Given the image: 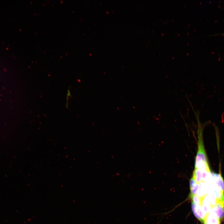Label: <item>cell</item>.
I'll use <instances>...</instances> for the list:
<instances>
[{
    "label": "cell",
    "mask_w": 224,
    "mask_h": 224,
    "mask_svg": "<svg viewBox=\"0 0 224 224\" xmlns=\"http://www.w3.org/2000/svg\"><path fill=\"white\" fill-rule=\"evenodd\" d=\"M198 148L195 159L194 168L210 172L203 138V129L200 126L198 130Z\"/></svg>",
    "instance_id": "cell-1"
},
{
    "label": "cell",
    "mask_w": 224,
    "mask_h": 224,
    "mask_svg": "<svg viewBox=\"0 0 224 224\" xmlns=\"http://www.w3.org/2000/svg\"><path fill=\"white\" fill-rule=\"evenodd\" d=\"M211 210L220 221L224 219V202L217 200L215 205L212 207Z\"/></svg>",
    "instance_id": "cell-2"
},
{
    "label": "cell",
    "mask_w": 224,
    "mask_h": 224,
    "mask_svg": "<svg viewBox=\"0 0 224 224\" xmlns=\"http://www.w3.org/2000/svg\"><path fill=\"white\" fill-rule=\"evenodd\" d=\"M197 196L200 198H203L206 195L208 192V187L207 184L204 182H201L198 184Z\"/></svg>",
    "instance_id": "cell-3"
},
{
    "label": "cell",
    "mask_w": 224,
    "mask_h": 224,
    "mask_svg": "<svg viewBox=\"0 0 224 224\" xmlns=\"http://www.w3.org/2000/svg\"><path fill=\"white\" fill-rule=\"evenodd\" d=\"M202 200L201 205L206 213L210 212L212 206L208 196L207 195L204 196Z\"/></svg>",
    "instance_id": "cell-4"
},
{
    "label": "cell",
    "mask_w": 224,
    "mask_h": 224,
    "mask_svg": "<svg viewBox=\"0 0 224 224\" xmlns=\"http://www.w3.org/2000/svg\"><path fill=\"white\" fill-rule=\"evenodd\" d=\"M214 182L220 188L222 191L224 192V182L223 179L220 174L212 172Z\"/></svg>",
    "instance_id": "cell-5"
},
{
    "label": "cell",
    "mask_w": 224,
    "mask_h": 224,
    "mask_svg": "<svg viewBox=\"0 0 224 224\" xmlns=\"http://www.w3.org/2000/svg\"><path fill=\"white\" fill-rule=\"evenodd\" d=\"M204 221L209 224H220V221L211 210L209 214L206 217Z\"/></svg>",
    "instance_id": "cell-6"
},
{
    "label": "cell",
    "mask_w": 224,
    "mask_h": 224,
    "mask_svg": "<svg viewBox=\"0 0 224 224\" xmlns=\"http://www.w3.org/2000/svg\"><path fill=\"white\" fill-rule=\"evenodd\" d=\"M189 184L190 190L189 197H190L193 195H197L198 184L192 177L190 179Z\"/></svg>",
    "instance_id": "cell-7"
},
{
    "label": "cell",
    "mask_w": 224,
    "mask_h": 224,
    "mask_svg": "<svg viewBox=\"0 0 224 224\" xmlns=\"http://www.w3.org/2000/svg\"><path fill=\"white\" fill-rule=\"evenodd\" d=\"M191 207L192 212L195 216L202 223H204V222L200 217L197 209L196 204L192 202Z\"/></svg>",
    "instance_id": "cell-8"
}]
</instances>
